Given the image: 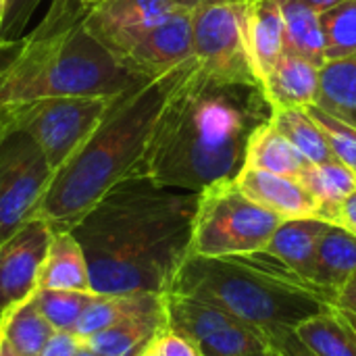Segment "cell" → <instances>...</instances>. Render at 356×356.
<instances>
[{"label":"cell","instance_id":"cell-1","mask_svg":"<svg viewBox=\"0 0 356 356\" xmlns=\"http://www.w3.org/2000/svg\"><path fill=\"white\" fill-rule=\"evenodd\" d=\"M198 192L131 175L69 232L79 242L94 294H167L190 254Z\"/></svg>","mask_w":356,"mask_h":356},{"label":"cell","instance_id":"cell-2","mask_svg":"<svg viewBox=\"0 0 356 356\" xmlns=\"http://www.w3.org/2000/svg\"><path fill=\"white\" fill-rule=\"evenodd\" d=\"M269 117L261 83L213 77L194 60L171 92L136 175L186 192L236 179L252 131Z\"/></svg>","mask_w":356,"mask_h":356},{"label":"cell","instance_id":"cell-3","mask_svg":"<svg viewBox=\"0 0 356 356\" xmlns=\"http://www.w3.org/2000/svg\"><path fill=\"white\" fill-rule=\"evenodd\" d=\"M86 13L79 0H52L29 35L0 48V115L44 98H117L148 81L88 31Z\"/></svg>","mask_w":356,"mask_h":356},{"label":"cell","instance_id":"cell-4","mask_svg":"<svg viewBox=\"0 0 356 356\" xmlns=\"http://www.w3.org/2000/svg\"><path fill=\"white\" fill-rule=\"evenodd\" d=\"M194 58L121 94L88 140L52 173L33 217L71 229L106 192L138 173L156 121Z\"/></svg>","mask_w":356,"mask_h":356},{"label":"cell","instance_id":"cell-5","mask_svg":"<svg viewBox=\"0 0 356 356\" xmlns=\"http://www.w3.org/2000/svg\"><path fill=\"white\" fill-rule=\"evenodd\" d=\"M167 294L209 302L261 332L296 330L334 307L327 292L305 282L265 250L221 259L188 254Z\"/></svg>","mask_w":356,"mask_h":356},{"label":"cell","instance_id":"cell-6","mask_svg":"<svg viewBox=\"0 0 356 356\" xmlns=\"http://www.w3.org/2000/svg\"><path fill=\"white\" fill-rule=\"evenodd\" d=\"M282 221L252 202L234 179L211 184L198 192L190 254L221 259L261 252Z\"/></svg>","mask_w":356,"mask_h":356},{"label":"cell","instance_id":"cell-7","mask_svg":"<svg viewBox=\"0 0 356 356\" xmlns=\"http://www.w3.org/2000/svg\"><path fill=\"white\" fill-rule=\"evenodd\" d=\"M119 98V96H117ZM117 98L58 96L35 100L0 115L2 127L25 131L56 171L98 127Z\"/></svg>","mask_w":356,"mask_h":356},{"label":"cell","instance_id":"cell-8","mask_svg":"<svg viewBox=\"0 0 356 356\" xmlns=\"http://www.w3.org/2000/svg\"><path fill=\"white\" fill-rule=\"evenodd\" d=\"M248 0H215L192 8V56L200 71L259 83L248 52Z\"/></svg>","mask_w":356,"mask_h":356},{"label":"cell","instance_id":"cell-9","mask_svg":"<svg viewBox=\"0 0 356 356\" xmlns=\"http://www.w3.org/2000/svg\"><path fill=\"white\" fill-rule=\"evenodd\" d=\"M40 146L21 129L2 127L0 134V242L33 219L52 179Z\"/></svg>","mask_w":356,"mask_h":356},{"label":"cell","instance_id":"cell-10","mask_svg":"<svg viewBox=\"0 0 356 356\" xmlns=\"http://www.w3.org/2000/svg\"><path fill=\"white\" fill-rule=\"evenodd\" d=\"M167 330L188 338L200 356H248L267 346L261 330L229 313L179 294H165Z\"/></svg>","mask_w":356,"mask_h":356},{"label":"cell","instance_id":"cell-11","mask_svg":"<svg viewBox=\"0 0 356 356\" xmlns=\"http://www.w3.org/2000/svg\"><path fill=\"white\" fill-rule=\"evenodd\" d=\"M127 71L142 79L161 77L192 56V10L179 8L165 21L136 31L106 48Z\"/></svg>","mask_w":356,"mask_h":356},{"label":"cell","instance_id":"cell-12","mask_svg":"<svg viewBox=\"0 0 356 356\" xmlns=\"http://www.w3.org/2000/svg\"><path fill=\"white\" fill-rule=\"evenodd\" d=\"M54 229L33 217L0 242V313L35 292Z\"/></svg>","mask_w":356,"mask_h":356},{"label":"cell","instance_id":"cell-13","mask_svg":"<svg viewBox=\"0 0 356 356\" xmlns=\"http://www.w3.org/2000/svg\"><path fill=\"white\" fill-rule=\"evenodd\" d=\"M173 0H100L88 6L86 27L104 46L156 25L179 10Z\"/></svg>","mask_w":356,"mask_h":356},{"label":"cell","instance_id":"cell-14","mask_svg":"<svg viewBox=\"0 0 356 356\" xmlns=\"http://www.w3.org/2000/svg\"><path fill=\"white\" fill-rule=\"evenodd\" d=\"M236 186L259 207L286 219H319V204L311 192L294 177H284L252 167H242Z\"/></svg>","mask_w":356,"mask_h":356},{"label":"cell","instance_id":"cell-15","mask_svg":"<svg viewBox=\"0 0 356 356\" xmlns=\"http://www.w3.org/2000/svg\"><path fill=\"white\" fill-rule=\"evenodd\" d=\"M265 98L275 108H307L317 102L319 94V65L286 54L263 81Z\"/></svg>","mask_w":356,"mask_h":356},{"label":"cell","instance_id":"cell-16","mask_svg":"<svg viewBox=\"0 0 356 356\" xmlns=\"http://www.w3.org/2000/svg\"><path fill=\"white\" fill-rule=\"evenodd\" d=\"M248 52L259 83L267 79L284 56L282 0H248Z\"/></svg>","mask_w":356,"mask_h":356},{"label":"cell","instance_id":"cell-17","mask_svg":"<svg viewBox=\"0 0 356 356\" xmlns=\"http://www.w3.org/2000/svg\"><path fill=\"white\" fill-rule=\"evenodd\" d=\"M332 223L307 217V219H286L280 223L275 234L265 246V252L282 261L298 277L313 284V265L319 238Z\"/></svg>","mask_w":356,"mask_h":356},{"label":"cell","instance_id":"cell-18","mask_svg":"<svg viewBox=\"0 0 356 356\" xmlns=\"http://www.w3.org/2000/svg\"><path fill=\"white\" fill-rule=\"evenodd\" d=\"M35 290L92 292L86 254L69 229L52 234L44 263L40 267Z\"/></svg>","mask_w":356,"mask_h":356},{"label":"cell","instance_id":"cell-19","mask_svg":"<svg viewBox=\"0 0 356 356\" xmlns=\"http://www.w3.org/2000/svg\"><path fill=\"white\" fill-rule=\"evenodd\" d=\"M165 313V294H94L83 309L75 332L81 340L131 317L161 315Z\"/></svg>","mask_w":356,"mask_h":356},{"label":"cell","instance_id":"cell-20","mask_svg":"<svg viewBox=\"0 0 356 356\" xmlns=\"http://www.w3.org/2000/svg\"><path fill=\"white\" fill-rule=\"evenodd\" d=\"M356 273V236L340 225H330L319 238L313 284L327 292L332 300Z\"/></svg>","mask_w":356,"mask_h":356},{"label":"cell","instance_id":"cell-21","mask_svg":"<svg viewBox=\"0 0 356 356\" xmlns=\"http://www.w3.org/2000/svg\"><path fill=\"white\" fill-rule=\"evenodd\" d=\"M309 165L311 163L296 150V146L269 121L261 123L246 144L244 167L298 179Z\"/></svg>","mask_w":356,"mask_h":356},{"label":"cell","instance_id":"cell-22","mask_svg":"<svg viewBox=\"0 0 356 356\" xmlns=\"http://www.w3.org/2000/svg\"><path fill=\"white\" fill-rule=\"evenodd\" d=\"M165 330H167L165 313L131 317L86 338L83 344L102 356H140Z\"/></svg>","mask_w":356,"mask_h":356},{"label":"cell","instance_id":"cell-23","mask_svg":"<svg viewBox=\"0 0 356 356\" xmlns=\"http://www.w3.org/2000/svg\"><path fill=\"white\" fill-rule=\"evenodd\" d=\"M294 334L315 356H356V332L338 307L302 321Z\"/></svg>","mask_w":356,"mask_h":356},{"label":"cell","instance_id":"cell-24","mask_svg":"<svg viewBox=\"0 0 356 356\" xmlns=\"http://www.w3.org/2000/svg\"><path fill=\"white\" fill-rule=\"evenodd\" d=\"M298 181L311 192L319 204V219L334 223L338 207L356 192V173L340 161L309 165Z\"/></svg>","mask_w":356,"mask_h":356},{"label":"cell","instance_id":"cell-25","mask_svg":"<svg viewBox=\"0 0 356 356\" xmlns=\"http://www.w3.org/2000/svg\"><path fill=\"white\" fill-rule=\"evenodd\" d=\"M284 52L307 58L315 65L325 63V44L319 13L298 0H282Z\"/></svg>","mask_w":356,"mask_h":356},{"label":"cell","instance_id":"cell-26","mask_svg":"<svg viewBox=\"0 0 356 356\" xmlns=\"http://www.w3.org/2000/svg\"><path fill=\"white\" fill-rule=\"evenodd\" d=\"M54 327L46 321L33 302V294L0 313V336L23 356L42 353Z\"/></svg>","mask_w":356,"mask_h":356},{"label":"cell","instance_id":"cell-27","mask_svg":"<svg viewBox=\"0 0 356 356\" xmlns=\"http://www.w3.org/2000/svg\"><path fill=\"white\" fill-rule=\"evenodd\" d=\"M269 123L284 138H288L311 165H319L336 159L321 127L307 113V108H275L271 111Z\"/></svg>","mask_w":356,"mask_h":356},{"label":"cell","instance_id":"cell-28","mask_svg":"<svg viewBox=\"0 0 356 356\" xmlns=\"http://www.w3.org/2000/svg\"><path fill=\"white\" fill-rule=\"evenodd\" d=\"M315 104L334 115L356 111V54L325 60L319 67V94Z\"/></svg>","mask_w":356,"mask_h":356},{"label":"cell","instance_id":"cell-29","mask_svg":"<svg viewBox=\"0 0 356 356\" xmlns=\"http://www.w3.org/2000/svg\"><path fill=\"white\" fill-rule=\"evenodd\" d=\"M325 60L356 54V0H344L319 13Z\"/></svg>","mask_w":356,"mask_h":356},{"label":"cell","instance_id":"cell-30","mask_svg":"<svg viewBox=\"0 0 356 356\" xmlns=\"http://www.w3.org/2000/svg\"><path fill=\"white\" fill-rule=\"evenodd\" d=\"M94 292H67V290H35L33 302L54 332H75V325L90 305Z\"/></svg>","mask_w":356,"mask_h":356},{"label":"cell","instance_id":"cell-31","mask_svg":"<svg viewBox=\"0 0 356 356\" xmlns=\"http://www.w3.org/2000/svg\"><path fill=\"white\" fill-rule=\"evenodd\" d=\"M307 113L321 127L336 161H340L342 165H346L356 173V127L348 125L346 121H342L340 117L317 104L307 106Z\"/></svg>","mask_w":356,"mask_h":356},{"label":"cell","instance_id":"cell-32","mask_svg":"<svg viewBox=\"0 0 356 356\" xmlns=\"http://www.w3.org/2000/svg\"><path fill=\"white\" fill-rule=\"evenodd\" d=\"M40 4H42V0H6L4 21H2V29H0L2 46L23 38V31Z\"/></svg>","mask_w":356,"mask_h":356},{"label":"cell","instance_id":"cell-33","mask_svg":"<svg viewBox=\"0 0 356 356\" xmlns=\"http://www.w3.org/2000/svg\"><path fill=\"white\" fill-rule=\"evenodd\" d=\"M267 346L273 348L275 353L282 356H315L305 348V344L296 338L294 330L288 327H273V330H265L263 332Z\"/></svg>","mask_w":356,"mask_h":356},{"label":"cell","instance_id":"cell-34","mask_svg":"<svg viewBox=\"0 0 356 356\" xmlns=\"http://www.w3.org/2000/svg\"><path fill=\"white\" fill-rule=\"evenodd\" d=\"M152 348H154L156 356H200L198 348L188 338H184L181 334H175L171 330L161 332L154 338Z\"/></svg>","mask_w":356,"mask_h":356},{"label":"cell","instance_id":"cell-35","mask_svg":"<svg viewBox=\"0 0 356 356\" xmlns=\"http://www.w3.org/2000/svg\"><path fill=\"white\" fill-rule=\"evenodd\" d=\"M83 340L73 332H54L38 356H77Z\"/></svg>","mask_w":356,"mask_h":356},{"label":"cell","instance_id":"cell-36","mask_svg":"<svg viewBox=\"0 0 356 356\" xmlns=\"http://www.w3.org/2000/svg\"><path fill=\"white\" fill-rule=\"evenodd\" d=\"M332 225H340V227L348 229L350 234H355L356 236V192L355 194H350V196L338 207Z\"/></svg>","mask_w":356,"mask_h":356},{"label":"cell","instance_id":"cell-37","mask_svg":"<svg viewBox=\"0 0 356 356\" xmlns=\"http://www.w3.org/2000/svg\"><path fill=\"white\" fill-rule=\"evenodd\" d=\"M334 307H338L340 311H344L346 315L356 319V273L348 280V284L336 294Z\"/></svg>","mask_w":356,"mask_h":356},{"label":"cell","instance_id":"cell-38","mask_svg":"<svg viewBox=\"0 0 356 356\" xmlns=\"http://www.w3.org/2000/svg\"><path fill=\"white\" fill-rule=\"evenodd\" d=\"M298 2L313 8L315 13H323V10H327V8H332V6H336V4H340L344 0H298Z\"/></svg>","mask_w":356,"mask_h":356},{"label":"cell","instance_id":"cell-39","mask_svg":"<svg viewBox=\"0 0 356 356\" xmlns=\"http://www.w3.org/2000/svg\"><path fill=\"white\" fill-rule=\"evenodd\" d=\"M177 6H181V8H196V6H200V4H207V2H215V0H173Z\"/></svg>","mask_w":356,"mask_h":356},{"label":"cell","instance_id":"cell-40","mask_svg":"<svg viewBox=\"0 0 356 356\" xmlns=\"http://www.w3.org/2000/svg\"><path fill=\"white\" fill-rule=\"evenodd\" d=\"M0 356H23L21 353H17L2 336H0Z\"/></svg>","mask_w":356,"mask_h":356},{"label":"cell","instance_id":"cell-41","mask_svg":"<svg viewBox=\"0 0 356 356\" xmlns=\"http://www.w3.org/2000/svg\"><path fill=\"white\" fill-rule=\"evenodd\" d=\"M336 117H340V119H342V121H346L348 125L356 127V111H353V113H346V115H336Z\"/></svg>","mask_w":356,"mask_h":356},{"label":"cell","instance_id":"cell-42","mask_svg":"<svg viewBox=\"0 0 356 356\" xmlns=\"http://www.w3.org/2000/svg\"><path fill=\"white\" fill-rule=\"evenodd\" d=\"M248 356H282L280 353H275L273 348H269V346H265L263 350H259V353H252V355Z\"/></svg>","mask_w":356,"mask_h":356},{"label":"cell","instance_id":"cell-43","mask_svg":"<svg viewBox=\"0 0 356 356\" xmlns=\"http://www.w3.org/2000/svg\"><path fill=\"white\" fill-rule=\"evenodd\" d=\"M77 356H102V355H98V353H94L92 348H88V346L83 344V346H81V350L77 353Z\"/></svg>","mask_w":356,"mask_h":356},{"label":"cell","instance_id":"cell-44","mask_svg":"<svg viewBox=\"0 0 356 356\" xmlns=\"http://www.w3.org/2000/svg\"><path fill=\"white\" fill-rule=\"evenodd\" d=\"M4 10H6V0H0V29H2V21H4ZM2 48V42H0Z\"/></svg>","mask_w":356,"mask_h":356},{"label":"cell","instance_id":"cell-45","mask_svg":"<svg viewBox=\"0 0 356 356\" xmlns=\"http://www.w3.org/2000/svg\"><path fill=\"white\" fill-rule=\"evenodd\" d=\"M140 356H156L154 348H152V344H150V346H148V348H146V350H144V353H142Z\"/></svg>","mask_w":356,"mask_h":356},{"label":"cell","instance_id":"cell-46","mask_svg":"<svg viewBox=\"0 0 356 356\" xmlns=\"http://www.w3.org/2000/svg\"><path fill=\"white\" fill-rule=\"evenodd\" d=\"M81 4H86V6H92V4H96V2H100V0H79Z\"/></svg>","mask_w":356,"mask_h":356},{"label":"cell","instance_id":"cell-47","mask_svg":"<svg viewBox=\"0 0 356 356\" xmlns=\"http://www.w3.org/2000/svg\"><path fill=\"white\" fill-rule=\"evenodd\" d=\"M0 134H2V125H0Z\"/></svg>","mask_w":356,"mask_h":356}]
</instances>
